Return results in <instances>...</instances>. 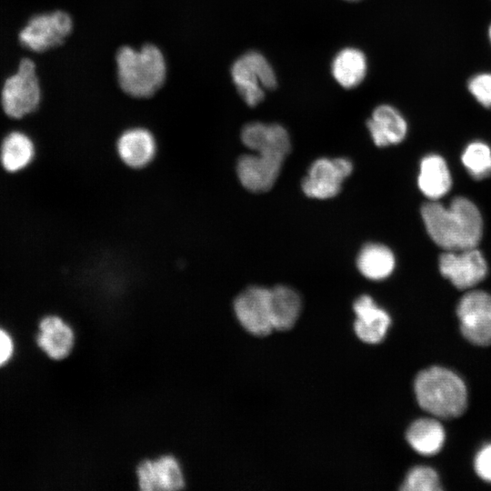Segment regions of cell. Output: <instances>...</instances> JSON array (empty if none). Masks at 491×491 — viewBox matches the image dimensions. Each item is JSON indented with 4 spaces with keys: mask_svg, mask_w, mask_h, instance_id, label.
I'll return each instance as SVG.
<instances>
[{
    "mask_svg": "<svg viewBox=\"0 0 491 491\" xmlns=\"http://www.w3.org/2000/svg\"><path fill=\"white\" fill-rule=\"evenodd\" d=\"M421 215L429 236L446 251L476 247L481 240V213L466 197H455L448 206L431 200L422 205Z\"/></svg>",
    "mask_w": 491,
    "mask_h": 491,
    "instance_id": "6da1fadb",
    "label": "cell"
},
{
    "mask_svg": "<svg viewBox=\"0 0 491 491\" xmlns=\"http://www.w3.org/2000/svg\"><path fill=\"white\" fill-rule=\"evenodd\" d=\"M414 390L419 406L436 417H457L466 409V386L447 368L431 366L420 371L414 381Z\"/></svg>",
    "mask_w": 491,
    "mask_h": 491,
    "instance_id": "7a4b0ae2",
    "label": "cell"
},
{
    "mask_svg": "<svg viewBox=\"0 0 491 491\" xmlns=\"http://www.w3.org/2000/svg\"><path fill=\"white\" fill-rule=\"evenodd\" d=\"M116 66L121 88L138 98L154 95L163 85L166 75L165 57L153 45H145L138 50L130 46L120 48Z\"/></svg>",
    "mask_w": 491,
    "mask_h": 491,
    "instance_id": "3957f363",
    "label": "cell"
},
{
    "mask_svg": "<svg viewBox=\"0 0 491 491\" xmlns=\"http://www.w3.org/2000/svg\"><path fill=\"white\" fill-rule=\"evenodd\" d=\"M233 82L249 106L265 99L266 91L274 89L276 75L266 58L258 52L249 51L238 57L231 67Z\"/></svg>",
    "mask_w": 491,
    "mask_h": 491,
    "instance_id": "277c9868",
    "label": "cell"
},
{
    "mask_svg": "<svg viewBox=\"0 0 491 491\" xmlns=\"http://www.w3.org/2000/svg\"><path fill=\"white\" fill-rule=\"evenodd\" d=\"M134 473L141 491H177L187 484L183 464L172 454L144 458L135 465Z\"/></svg>",
    "mask_w": 491,
    "mask_h": 491,
    "instance_id": "5b68a950",
    "label": "cell"
},
{
    "mask_svg": "<svg viewBox=\"0 0 491 491\" xmlns=\"http://www.w3.org/2000/svg\"><path fill=\"white\" fill-rule=\"evenodd\" d=\"M41 98V90L35 65L28 58L21 61L18 71L5 83L2 105L5 114L12 118H21L35 111Z\"/></svg>",
    "mask_w": 491,
    "mask_h": 491,
    "instance_id": "8992f818",
    "label": "cell"
},
{
    "mask_svg": "<svg viewBox=\"0 0 491 491\" xmlns=\"http://www.w3.org/2000/svg\"><path fill=\"white\" fill-rule=\"evenodd\" d=\"M254 154L241 155L236 174L241 185L251 192L270 190L280 175L286 154L278 150L261 148Z\"/></svg>",
    "mask_w": 491,
    "mask_h": 491,
    "instance_id": "52a82bcc",
    "label": "cell"
},
{
    "mask_svg": "<svg viewBox=\"0 0 491 491\" xmlns=\"http://www.w3.org/2000/svg\"><path fill=\"white\" fill-rule=\"evenodd\" d=\"M456 315L463 336L472 344L491 345V294L473 290L461 297Z\"/></svg>",
    "mask_w": 491,
    "mask_h": 491,
    "instance_id": "ba28073f",
    "label": "cell"
},
{
    "mask_svg": "<svg viewBox=\"0 0 491 491\" xmlns=\"http://www.w3.org/2000/svg\"><path fill=\"white\" fill-rule=\"evenodd\" d=\"M68 14L55 11L33 16L19 34L21 44L35 52H44L61 45L71 33Z\"/></svg>",
    "mask_w": 491,
    "mask_h": 491,
    "instance_id": "9c48e42d",
    "label": "cell"
},
{
    "mask_svg": "<svg viewBox=\"0 0 491 491\" xmlns=\"http://www.w3.org/2000/svg\"><path fill=\"white\" fill-rule=\"evenodd\" d=\"M352 171L353 164L346 158H318L312 163L307 175L304 177L302 190L310 198H332L340 192L342 182Z\"/></svg>",
    "mask_w": 491,
    "mask_h": 491,
    "instance_id": "30bf717a",
    "label": "cell"
},
{
    "mask_svg": "<svg viewBox=\"0 0 491 491\" xmlns=\"http://www.w3.org/2000/svg\"><path fill=\"white\" fill-rule=\"evenodd\" d=\"M439 271L458 289H469L480 283L487 274V264L476 247L446 251L439 256Z\"/></svg>",
    "mask_w": 491,
    "mask_h": 491,
    "instance_id": "8fae6325",
    "label": "cell"
},
{
    "mask_svg": "<svg viewBox=\"0 0 491 491\" xmlns=\"http://www.w3.org/2000/svg\"><path fill=\"white\" fill-rule=\"evenodd\" d=\"M239 324L250 334L264 336L273 330L270 311V288L250 286L241 292L233 304Z\"/></svg>",
    "mask_w": 491,
    "mask_h": 491,
    "instance_id": "7c38bea8",
    "label": "cell"
},
{
    "mask_svg": "<svg viewBox=\"0 0 491 491\" xmlns=\"http://www.w3.org/2000/svg\"><path fill=\"white\" fill-rule=\"evenodd\" d=\"M36 342L53 360H63L72 353L76 335L75 329L58 316H46L39 323Z\"/></svg>",
    "mask_w": 491,
    "mask_h": 491,
    "instance_id": "4fadbf2b",
    "label": "cell"
},
{
    "mask_svg": "<svg viewBox=\"0 0 491 491\" xmlns=\"http://www.w3.org/2000/svg\"><path fill=\"white\" fill-rule=\"evenodd\" d=\"M356 320L354 328L357 337L367 344H376L385 337L391 319L367 295L358 297L353 306Z\"/></svg>",
    "mask_w": 491,
    "mask_h": 491,
    "instance_id": "5bb4252c",
    "label": "cell"
},
{
    "mask_svg": "<svg viewBox=\"0 0 491 491\" xmlns=\"http://www.w3.org/2000/svg\"><path fill=\"white\" fill-rule=\"evenodd\" d=\"M366 125L374 144L379 147L401 143L407 133L405 117L390 105L376 106Z\"/></svg>",
    "mask_w": 491,
    "mask_h": 491,
    "instance_id": "9a60e30c",
    "label": "cell"
},
{
    "mask_svg": "<svg viewBox=\"0 0 491 491\" xmlns=\"http://www.w3.org/2000/svg\"><path fill=\"white\" fill-rule=\"evenodd\" d=\"M116 150L120 159L126 165L132 168H142L154 159L156 153V142L147 129L130 128L118 138Z\"/></svg>",
    "mask_w": 491,
    "mask_h": 491,
    "instance_id": "2e32d148",
    "label": "cell"
},
{
    "mask_svg": "<svg viewBox=\"0 0 491 491\" xmlns=\"http://www.w3.org/2000/svg\"><path fill=\"white\" fill-rule=\"evenodd\" d=\"M417 184L423 195L432 201L444 196L452 186V177L445 159L435 154L424 156L420 162Z\"/></svg>",
    "mask_w": 491,
    "mask_h": 491,
    "instance_id": "e0dca14e",
    "label": "cell"
},
{
    "mask_svg": "<svg viewBox=\"0 0 491 491\" xmlns=\"http://www.w3.org/2000/svg\"><path fill=\"white\" fill-rule=\"evenodd\" d=\"M241 140L252 151L267 148L288 155L291 150L289 135L286 128L278 124L249 123L242 129Z\"/></svg>",
    "mask_w": 491,
    "mask_h": 491,
    "instance_id": "ac0fdd59",
    "label": "cell"
},
{
    "mask_svg": "<svg viewBox=\"0 0 491 491\" xmlns=\"http://www.w3.org/2000/svg\"><path fill=\"white\" fill-rule=\"evenodd\" d=\"M301 306V298L294 289L286 286L270 288V311L274 329H290L299 316Z\"/></svg>",
    "mask_w": 491,
    "mask_h": 491,
    "instance_id": "d6986e66",
    "label": "cell"
},
{
    "mask_svg": "<svg viewBox=\"0 0 491 491\" xmlns=\"http://www.w3.org/2000/svg\"><path fill=\"white\" fill-rule=\"evenodd\" d=\"M406 436L411 447L424 456L437 454L446 438L445 430L439 421L429 417L414 421Z\"/></svg>",
    "mask_w": 491,
    "mask_h": 491,
    "instance_id": "ffe728a7",
    "label": "cell"
},
{
    "mask_svg": "<svg viewBox=\"0 0 491 491\" xmlns=\"http://www.w3.org/2000/svg\"><path fill=\"white\" fill-rule=\"evenodd\" d=\"M359 272L371 280L388 277L395 269L396 258L389 247L377 243L363 246L356 258Z\"/></svg>",
    "mask_w": 491,
    "mask_h": 491,
    "instance_id": "44dd1931",
    "label": "cell"
},
{
    "mask_svg": "<svg viewBox=\"0 0 491 491\" xmlns=\"http://www.w3.org/2000/svg\"><path fill=\"white\" fill-rule=\"evenodd\" d=\"M367 62L359 49L347 47L336 54L331 71L335 80L344 88L358 85L366 75Z\"/></svg>",
    "mask_w": 491,
    "mask_h": 491,
    "instance_id": "7402d4cb",
    "label": "cell"
},
{
    "mask_svg": "<svg viewBox=\"0 0 491 491\" xmlns=\"http://www.w3.org/2000/svg\"><path fill=\"white\" fill-rule=\"evenodd\" d=\"M34 144L24 133L15 131L8 134L4 139L0 161L8 172H16L25 168L33 159Z\"/></svg>",
    "mask_w": 491,
    "mask_h": 491,
    "instance_id": "603a6c76",
    "label": "cell"
},
{
    "mask_svg": "<svg viewBox=\"0 0 491 491\" xmlns=\"http://www.w3.org/2000/svg\"><path fill=\"white\" fill-rule=\"evenodd\" d=\"M461 160L475 179H484L491 175V148L482 141L469 143L461 155Z\"/></svg>",
    "mask_w": 491,
    "mask_h": 491,
    "instance_id": "cb8c5ba5",
    "label": "cell"
},
{
    "mask_svg": "<svg viewBox=\"0 0 491 491\" xmlns=\"http://www.w3.org/2000/svg\"><path fill=\"white\" fill-rule=\"evenodd\" d=\"M405 491L442 490L437 473L429 466H418L412 468L401 486Z\"/></svg>",
    "mask_w": 491,
    "mask_h": 491,
    "instance_id": "d4e9b609",
    "label": "cell"
},
{
    "mask_svg": "<svg viewBox=\"0 0 491 491\" xmlns=\"http://www.w3.org/2000/svg\"><path fill=\"white\" fill-rule=\"evenodd\" d=\"M467 90L482 106L491 108V72H480L467 82Z\"/></svg>",
    "mask_w": 491,
    "mask_h": 491,
    "instance_id": "484cf974",
    "label": "cell"
},
{
    "mask_svg": "<svg viewBox=\"0 0 491 491\" xmlns=\"http://www.w3.org/2000/svg\"><path fill=\"white\" fill-rule=\"evenodd\" d=\"M474 466L479 477L491 482V444L486 445L477 452Z\"/></svg>",
    "mask_w": 491,
    "mask_h": 491,
    "instance_id": "4316f807",
    "label": "cell"
},
{
    "mask_svg": "<svg viewBox=\"0 0 491 491\" xmlns=\"http://www.w3.org/2000/svg\"><path fill=\"white\" fill-rule=\"evenodd\" d=\"M13 353V342L10 336L0 328V366L4 365L11 357Z\"/></svg>",
    "mask_w": 491,
    "mask_h": 491,
    "instance_id": "83f0119b",
    "label": "cell"
},
{
    "mask_svg": "<svg viewBox=\"0 0 491 491\" xmlns=\"http://www.w3.org/2000/svg\"><path fill=\"white\" fill-rule=\"evenodd\" d=\"M487 36H488V40H489V43L491 45V23L488 26V29H487Z\"/></svg>",
    "mask_w": 491,
    "mask_h": 491,
    "instance_id": "f1b7e54d",
    "label": "cell"
},
{
    "mask_svg": "<svg viewBox=\"0 0 491 491\" xmlns=\"http://www.w3.org/2000/svg\"><path fill=\"white\" fill-rule=\"evenodd\" d=\"M346 1H356V0H346Z\"/></svg>",
    "mask_w": 491,
    "mask_h": 491,
    "instance_id": "f546056e",
    "label": "cell"
}]
</instances>
